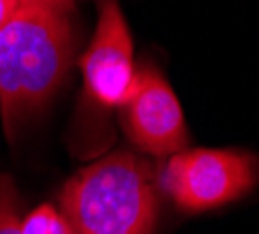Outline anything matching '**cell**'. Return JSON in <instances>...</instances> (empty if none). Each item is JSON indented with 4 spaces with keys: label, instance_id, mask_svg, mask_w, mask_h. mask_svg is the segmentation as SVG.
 I'll return each mask as SVG.
<instances>
[{
    "label": "cell",
    "instance_id": "cell-3",
    "mask_svg": "<svg viewBox=\"0 0 259 234\" xmlns=\"http://www.w3.org/2000/svg\"><path fill=\"white\" fill-rule=\"evenodd\" d=\"M79 67L83 86L74 111L72 146L81 158H91L111 144V114L123 107L137 76L132 35L118 0H100L95 33Z\"/></svg>",
    "mask_w": 259,
    "mask_h": 234
},
{
    "label": "cell",
    "instance_id": "cell-2",
    "mask_svg": "<svg viewBox=\"0 0 259 234\" xmlns=\"http://www.w3.org/2000/svg\"><path fill=\"white\" fill-rule=\"evenodd\" d=\"M160 174L130 151H116L65 181L58 204L76 234H153Z\"/></svg>",
    "mask_w": 259,
    "mask_h": 234
},
{
    "label": "cell",
    "instance_id": "cell-8",
    "mask_svg": "<svg viewBox=\"0 0 259 234\" xmlns=\"http://www.w3.org/2000/svg\"><path fill=\"white\" fill-rule=\"evenodd\" d=\"M19 5H21V0H0V28L14 17V12L19 10Z\"/></svg>",
    "mask_w": 259,
    "mask_h": 234
},
{
    "label": "cell",
    "instance_id": "cell-5",
    "mask_svg": "<svg viewBox=\"0 0 259 234\" xmlns=\"http://www.w3.org/2000/svg\"><path fill=\"white\" fill-rule=\"evenodd\" d=\"M118 119L127 139L146 155L169 158L188 146L190 132L176 93L148 60L137 67L135 86Z\"/></svg>",
    "mask_w": 259,
    "mask_h": 234
},
{
    "label": "cell",
    "instance_id": "cell-7",
    "mask_svg": "<svg viewBox=\"0 0 259 234\" xmlns=\"http://www.w3.org/2000/svg\"><path fill=\"white\" fill-rule=\"evenodd\" d=\"M0 234H21V200L10 174H0Z\"/></svg>",
    "mask_w": 259,
    "mask_h": 234
},
{
    "label": "cell",
    "instance_id": "cell-1",
    "mask_svg": "<svg viewBox=\"0 0 259 234\" xmlns=\"http://www.w3.org/2000/svg\"><path fill=\"white\" fill-rule=\"evenodd\" d=\"M74 54V0H21L0 28V116L10 139L51 102Z\"/></svg>",
    "mask_w": 259,
    "mask_h": 234
},
{
    "label": "cell",
    "instance_id": "cell-6",
    "mask_svg": "<svg viewBox=\"0 0 259 234\" xmlns=\"http://www.w3.org/2000/svg\"><path fill=\"white\" fill-rule=\"evenodd\" d=\"M21 234H76L70 220L51 204L32 209L21 218Z\"/></svg>",
    "mask_w": 259,
    "mask_h": 234
},
{
    "label": "cell",
    "instance_id": "cell-4",
    "mask_svg": "<svg viewBox=\"0 0 259 234\" xmlns=\"http://www.w3.org/2000/svg\"><path fill=\"white\" fill-rule=\"evenodd\" d=\"M259 181V160L234 148H183L169 155L160 188L178 209L213 211L248 195Z\"/></svg>",
    "mask_w": 259,
    "mask_h": 234
}]
</instances>
